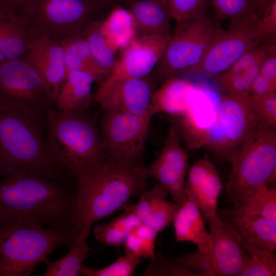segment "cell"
<instances>
[{"instance_id":"1","label":"cell","mask_w":276,"mask_h":276,"mask_svg":"<svg viewBox=\"0 0 276 276\" xmlns=\"http://www.w3.org/2000/svg\"><path fill=\"white\" fill-rule=\"evenodd\" d=\"M0 180V222L15 221L75 231L76 190L63 177L32 169L10 171Z\"/></svg>"},{"instance_id":"2","label":"cell","mask_w":276,"mask_h":276,"mask_svg":"<svg viewBox=\"0 0 276 276\" xmlns=\"http://www.w3.org/2000/svg\"><path fill=\"white\" fill-rule=\"evenodd\" d=\"M149 178L141 163H124L106 152L98 163L76 178V236L139 197Z\"/></svg>"},{"instance_id":"3","label":"cell","mask_w":276,"mask_h":276,"mask_svg":"<svg viewBox=\"0 0 276 276\" xmlns=\"http://www.w3.org/2000/svg\"><path fill=\"white\" fill-rule=\"evenodd\" d=\"M85 110L44 113L45 140L53 163L76 177L98 163L106 151L100 131Z\"/></svg>"},{"instance_id":"4","label":"cell","mask_w":276,"mask_h":276,"mask_svg":"<svg viewBox=\"0 0 276 276\" xmlns=\"http://www.w3.org/2000/svg\"><path fill=\"white\" fill-rule=\"evenodd\" d=\"M32 169L63 177L51 159L45 145L44 115L0 110V175Z\"/></svg>"},{"instance_id":"5","label":"cell","mask_w":276,"mask_h":276,"mask_svg":"<svg viewBox=\"0 0 276 276\" xmlns=\"http://www.w3.org/2000/svg\"><path fill=\"white\" fill-rule=\"evenodd\" d=\"M76 238L75 231L1 222L0 276L29 275L55 249L69 248Z\"/></svg>"},{"instance_id":"6","label":"cell","mask_w":276,"mask_h":276,"mask_svg":"<svg viewBox=\"0 0 276 276\" xmlns=\"http://www.w3.org/2000/svg\"><path fill=\"white\" fill-rule=\"evenodd\" d=\"M32 37L61 44L86 30L107 10L93 0H28L23 5Z\"/></svg>"},{"instance_id":"7","label":"cell","mask_w":276,"mask_h":276,"mask_svg":"<svg viewBox=\"0 0 276 276\" xmlns=\"http://www.w3.org/2000/svg\"><path fill=\"white\" fill-rule=\"evenodd\" d=\"M226 183L230 201L238 195L275 179L276 132L274 127L262 126L256 135L234 154Z\"/></svg>"},{"instance_id":"8","label":"cell","mask_w":276,"mask_h":276,"mask_svg":"<svg viewBox=\"0 0 276 276\" xmlns=\"http://www.w3.org/2000/svg\"><path fill=\"white\" fill-rule=\"evenodd\" d=\"M53 102L52 89L22 58L0 63V110L43 116Z\"/></svg>"},{"instance_id":"9","label":"cell","mask_w":276,"mask_h":276,"mask_svg":"<svg viewBox=\"0 0 276 276\" xmlns=\"http://www.w3.org/2000/svg\"><path fill=\"white\" fill-rule=\"evenodd\" d=\"M220 28L208 16L176 21L174 31L156 66L159 76L167 78L197 65Z\"/></svg>"},{"instance_id":"10","label":"cell","mask_w":276,"mask_h":276,"mask_svg":"<svg viewBox=\"0 0 276 276\" xmlns=\"http://www.w3.org/2000/svg\"><path fill=\"white\" fill-rule=\"evenodd\" d=\"M154 114L104 110L100 131L105 151L124 163H141Z\"/></svg>"},{"instance_id":"11","label":"cell","mask_w":276,"mask_h":276,"mask_svg":"<svg viewBox=\"0 0 276 276\" xmlns=\"http://www.w3.org/2000/svg\"><path fill=\"white\" fill-rule=\"evenodd\" d=\"M256 19L232 21L228 30L220 28L199 63L186 72L210 77L226 71L247 52L260 44L254 32Z\"/></svg>"},{"instance_id":"12","label":"cell","mask_w":276,"mask_h":276,"mask_svg":"<svg viewBox=\"0 0 276 276\" xmlns=\"http://www.w3.org/2000/svg\"><path fill=\"white\" fill-rule=\"evenodd\" d=\"M153 91L145 78L122 76L111 74L100 83L95 100L104 110H113L137 115L154 113L151 106Z\"/></svg>"},{"instance_id":"13","label":"cell","mask_w":276,"mask_h":276,"mask_svg":"<svg viewBox=\"0 0 276 276\" xmlns=\"http://www.w3.org/2000/svg\"><path fill=\"white\" fill-rule=\"evenodd\" d=\"M188 159L180 142L179 133L172 125L168 130L161 151L155 160L146 167L149 177L162 186L173 201L178 204L187 199L185 186Z\"/></svg>"},{"instance_id":"14","label":"cell","mask_w":276,"mask_h":276,"mask_svg":"<svg viewBox=\"0 0 276 276\" xmlns=\"http://www.w3.org/2000/svg\"><path fill=\"white\" fill-rule=\"evenodd\" d=\"M217 121L232 153L253 137L263 126L257 118L248 95L227 94L221 98Z\"/></svg>"},{"instance_id":"15","label":"cell","mask_w":276,"mask_h":276,"mask_svg":"<svg viewBox=\"0 0 276 276\" xmlns=\"http://www.w3.org/2000/svg\"><path fill=\"white\" fill-rule=\"evenodd\" d=\"M171 35L137 36L122 50L111 74L135 78L146 77L162 58Z\"/></svg>"},{"instance_id":"16","label":"cell","mask_w":276,"mask_h":276,"mask_svg":"<svg viewBox=\"0 0 276 276\" xmlns=\"http://www.w3.org/2000/svg\"><path fill=\"white\" fill-rule=\"evenodd\" d=\"M207 222L213 242L215 275L238 276L247 264L249 257L236 230L219 215Z\"/></svg>"},{"instance_id":"17","label":"cell","mask_w":276,"mask_h":276,"mask_svg":"<svg viewBox=\"0 0 276 276\" xmlns=\"http://www.w3.org/2000/svg\"><path fill=\"white\" fill-rule=\"evenodd\" d=\"M220 101L215 94L194 86L188 109L179 117L180 128L189 149L204 146L206 132L217 121Z\"/></svg>"},{"instance_id":"18","label":"cell","mask_w":276,"mask_h":276,"mask_svg":"<svg viewBox=\"0 0 276 276\" xmlns=\"http://www.w3.org/2000/svg\"><path fill=\"white\" fill-rule=\"evenodd\" d=\"M222 188L216 167L210 160L204 158L190 168L185 194L186 199L195 204L207 221L219 216L218 201Z\"/></svg>"},{"instance_id":"19","label":"cell","mask_w":276,"mask_h":276,"mask_svg":"<svg viewBox=\"0 0 276 276\" xmlns=\"http://www.w3.org/2000/svg\"><path fill=\"white\" fill-rule=\"evenodd\" d=\"M22 58L52 89L55 101L66 77L64 52L61 44L44 36L33 37Z\"/></svg>"},{"instance_id":"20","label":"cell","mask_w":276,"mask_h":276,"mask_svg":"<svg viewBox=\"0 0 276 276\" xmlns=\"http://www.w3.org/2000/svg\"><path fill=\"white\" fill-rule=\"evenodd\" d=\"M274 53H276V42L256 45L226 71L217 76L219 85L228 94L250 95L251 85L263 62Z\"/></svg>"},{"instance_id":"21","label":"cell","mask_w":276,"mask_h":276,"mask_svg":"<svg viewBox=\"0 0 276 276\" xmlns=\"http://www.w3.org/2000/svg\"><path fill=\"white\" fill-rule=\"evenodd\" d=\"M168 194L162 186L157 183L150 189H144L137 202L126 204L123 208L134 214L141 223L159 233L172 222L179 206L175 202L167 200Z\"/></svg>"},{"instance_id":"22","label":"cell","mask_w":276,"mask_h":276,"mask_svg":"<svg viewBox=\"0 0 276 276\" xmlns=\"http://www.w3.org/2000/svg\"><path fill=\"white\" fill-rule=\"evenodd\" d=\"M220 211L222 217L246 240L270 251L275 249V220L248 213L236 205Z\"/></svg>"},{"instance_id":"23","label":"cell","mask_w":276,"mask_h":276,"mask_svg":"<svg viewBox=\"0 0 276 276\" xmlns=\"http://www.w3.org/2000/svg\"><path fill=\"white\" fill-rule=\"evenodd\" d=\"M32 38L22 12L0 9V63L21 58Z\"/></svg>"},{"instance_id":"24","label":"cell","mask_w":276,"mask_h":276,"mask_svg":"<svg viewBox=\"0 0 276 276\" xmlns=\"http://www.w3.org/2000/svg\"><path fill=\"white\" fill-rule=\"evenodd\" d=\"M172 222L177 241L192 242L202 252L212 249L211 234L206 230L200 211L193 201L187 199L179 204Z\"/></svg>"},{"instance_id":"25","label":"cell","mask_w":276,"mask_h":276,"mask_svg":"<svg viewBox=\"0 0 276 276\" xmlns=\"http://www.w3.org/2000/svg\"><path fill=\"white\" fill-rule=\"evenodd\" d=\"M125 6L133 15L138 36L172 34L164 0H128Z\"/></svg>"},{"instance_id":"26","label":"cell","mask_w":276,"mask_h":276,"mask_svg":"<svg viewBox=\"0 0 276 276\" xmlns=\"http://www.w3.org/2000/svg\"><path fill=\"white\" fill-rule=\"evenodd\" d=\"M166 79L161 87L153 92L151 106L155 113L162 112L180 117L188 109L195 86L188 81L175 76Z\"/></svg>"},{"instance_id":"27","label":"cell","mask_w":276,"mask_h":276,"mask_svg":"<svg viewBox=\"0 0 276 276\" xmlns=\"http://www.w3.org/2000/svg\"><path fill=\"white\" fill-rule=\"evenodd\" d=\"M94 82L93 76L86 72H69L55 99L58 110H86L92 100Z\"/></svg>"},{"instance_id":"28","label":"cell","mask_w":276,"mask_h":276,"mask_svg":"<svg viewBox=\"0 0 276 276\" xmlns=\"http://www.w3.org/2000/svg\"><path fill=\"white\" fill-rule=\"evenodd\" d=\"M100 31L109 46L116 52L126 47L138 36L131 13L124 6L117 5L103 19Z\"/></svg>"},{"instance_id":"29","label":"cell","mask_w":276,"mask_h":276,"mask_svg":"<svg viewBox=\"0 0 276 276\" xmlns=\"http://www.w3.org/2000/svg\"><path fill=\"white\" fill-rule=\"evenodd\" d=\"M90 230L82 231L68 248V252L61 259L44 263L47 268L44 276H77L81 274L83 262L91 248L87 243Z\"/></svg>"},{"instance_id":"30","label":"cell","mask_w":276,"mask_h":276,"mask_svg":"<svg viewBox=\"0 0 276 276\" xmlns=\"http://www.w3.org/2000/svg\"><path fill=\"white\" fill-rule=\"evenodd\" d=\"M102 19L101 17L96 20L84 34L98 72L100 83L112 73L117 60L116 52L109 46L100 31Z\"/></svg>"},{"instance_id":"31","label":"cell","mask_w":276,"mask_h":276,"mask_svg":"<svg viewBox=\"0 0 276 276\" xmlns=\"http://www.w3.org/2000/svg\"><path fill=\"white\" fill-rule=\"evenodd\" d=\"M66 76L71 71L86 72L100 83L98 72L94 61L89 44L84 35L71 38L62 42Z\"/></svg>"},{"instance_id":"32","label":"cell","mask_w":276,"mask_h":276,"mask_svg":"<svg viewBox=\"0 0 276 276\" xmlns=\"http://www.w3.org/2000/svg\"><path fill=\"white\" fill-rule=\"evenodd\" d=\"M232 202L245 211L276 221V189L263 186L242 193Z\"/></svg>"},{"instance_id":"33","label":"cell","mask_w":276,"mask_h":276,"mask_svg":"<svg viewBox=\"0 0 276 276\" xmlns=\"http://www.w3.org/2000/svg\"><path fill=\"white\" fill-rule=\"evenodd\" d=\"M140 224L141 222L134 214L125 211L124 213L110 222L95 226L93 233L98 242L118 247L124 244L128 235Z\"/></svg>"},{"instance_id":"34","label":"cell","mask_w":276,"mask_h":276,"mask_svg":"<svg viewBox=\"0 0 276 276\" xmlns=\"http://www.w3.org/2000/svg\"><path fill=\"white\" fill-rule=\"evenodd\" d=\"M237 232L249 257L247 264L238 276L276 275V258L274 251L267 250L248 241Z\"/></svg>"},{"instance_id":"35","label":"cell","mask_w":276,"mask_h":276,"mask_svg":"<svg viewBox=\"0 0 276 276\" xmlns=\"http://www.w3.org/2000/svg\"><path fill=\"white\" fill-rule=\"evenodd\" d=\"M141 260L140 257L125 251L123 256L102 268L95 269L83 265L81 274L85 276H131L134 273Z\"/></svg>"},{"instance_id":"36","label":"cell","mask_w":276,"mask_h":276,"mask_svg":"<svg viewBox=\"0 0 276 276\" xmlns=\"http://www.w3.org/2000/svg\"><path fill=\"white\" fill-rule=\"evenodd\" d=\"M216 16L232 21L257 18L252 0H211Z\"/></svg>"},{"instance_id":"37","label":"cell","mask_w":276,"mask_h":276,"mask_svg":"<svg viewBox=\"0 0 276 276\" xmlns=\"http://www.w3.org/2000/svg\"><path fill=\"white\" fill-rule=\"evenodd\" d=\"M171 19L176 21L207 16L208 0H164Z\"/></svg>"},{"instance_id":"38","label":"cell","mask_w":276,"mask_h":276,"mask_svg":"<svg viewBox=\"0 0 276 276\" xmlns=\"http://www.w3.org/2000/svg\"><path fill=\"white\" fill-rule=\"evenodd\" d=\"M171 261L196 276L215 275L212 249L205 253L197 250L175 258Z\"/></svg>"},{"instance_id":"39","label":"cell","mask_w":276,"mask_h":276,"mask_svg":"<svg viewBox=\"0 0 276 276\" xmlns=\"http://www.w3.org/2000/svg\"><path fill=\"white\" fill-rule=\"evenodd\" d=\"M253 29L260 44L276 42V1L255 20Z\"/></svg>"},{"instance_id":"40","label":"cell","mask_w":276,"mask_h":276,"mask_svg":"<svg viewBox=\"0 0 276 276\" xmlns=\"http://www.w3.org/2000/svg\"><path fill=\"white\" fill-rule=\"evenodd\" d=\"M149 261V264L143 275L196 276L194 273L184 269L171 260H168L159 253H156L154 257Z\"/></svg>"},{"instance_id":"41","label":"cell","mask_w":276,"mask_h":276,"mask_svg":"<svg viewBox=\"0 0 276 276\" xmlns=\"http://www.w3.org/2000/svg\"><path fill=\"white\" fill-rule=\"evenodd\" d=\"M251 99L253 109L260 122L264 126L275 127L276 93L262 98L251 97Z\"/></svg>"},{"instance_id":"42","label":"cell","mask_w":276,"mask_h":276,"mask_svg":"<svg viewBox=\"0 0 276 276\" xmlns=\"http://www.w3.org/2000/svg\"><path fill=\"white\" fill-rule=\"evenodd\" d=\"M143 248V258L152 259L155 256V243L158 233L150 227L140 224L135 228Z\"/></svg>"},{"instance_id":"43","label":"cell","mask_w":276,"mask_h":276,"mask_svg":"<svg viewBox=\"0 0 276 276\" xmlns=\"http://www.w3.org/2000/svg\"><path fill=\"white\" fill-rule=\"evenodd\" d=\"M276 93V81L259 73L251 85L250 95L252 98H262Z\"/></svg>"},{"instance_id":"44","label":"cell","mask_w":276,"mask_h":276,"mask_svg":"<svg viewBox=\"0 0 276 276\" xmlns=\"http://www.w3.org/2000/svg\"><path fill=\"white\" fill-rule=\"evenodd\" d=\"M276 0H252L254 12L258 18L261 17L269 6Z\"/></svg>"},{"instance_id":"45","label":"cell","mask_w":276,"mask_h":276,"mask_svg":"<svg viewBox=\"0 0 276 276\" xmlns=\"http://www.w3.org/2000/svg\"><path fill=\"white\" fill-rule=\"evenodd\" d=\"M28 0H0V9L6 11H16L23 6Z\"/></svg>"},{"instance_id":"46","label":"cell","mask_w":276,"mask_h":276,"mask_svg":"<svg viewBox=\"0 0 276 276\" xmlns=\"http://www.w3.org/2000/svg\"><path fill=\"white\" fill-rule=\"evenodd\" d=\"M107 10L117 5L125 6L128 0H93Z\"/></svg>"}]
</instances>
